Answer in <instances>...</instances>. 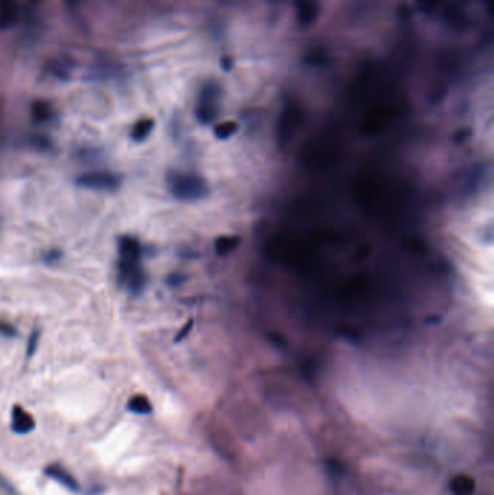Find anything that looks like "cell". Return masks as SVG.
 Wrapping results in <instances>:
<instances>
[{
    "label": "cell",
    "mask_w": 494,
    "mask_h": 495,
    "mask_svg": "<svg viewBox=\"0 0 494 495\" xmlns=\"http://www.w3.org/2000/svg\"><path fill=\"white\" fill-rule=\"evenodd\" d=\"M167 187L180 202H199L207 195L206 180L194 173L170 171L167 174Z\"/></svg>",
    "instance_id": "cell-1"
},
{
    "label": "cell",
    "mask_w": 494,
    "mask_h": 495,
    "mask_svg": "<svg viewBox=\"0 0 494 495\" xmlns=\"http://www.w3.org/2000/svg\"><path fill=\"white\" fill-rule=\"evenodd\" d=\"M142 246L134 237H122L119 239V263H118V277L122 281L129 272L141 267Z\"/></svg>",
    "instance_id": "cell-2"
},
{
    "label": "cell",
    "mask_w": 494,
    "mask_h": 495,
    "mask_svg": "<svg viewBox=\"0 0 494 495\" xmlns=\"http://www.w3.org/2000/svg\"><path fill=\"white\" fill-rule=\"evenodd\" d=\"M75 182L80 187L90 189V190L115 191L119 189L122 178H121V176L110 173V171H90V173H84L77 177Z\"/></svg>",
    "instance_id": "cell-3"
},
{
    "label": "cell",
    "mask_w": 494,
    "mask_h": 495,
    "mask_svg": "<svg viewBox=\"0 0 494 495\" xmlns=\"http://www.w3.org/2000/svg\"><path fill=\"white\" fill-rule=\"evenodd\" d=\"M216 114H217L216 91H215V88H206V90H203V93L200 96L198 109H196V116L200 121V123L207 125L215 121Z\"/></svg>",
    "instance_id": "cell-4"
},
{
    "label": "cell",
    "mask_w": 494,
    "mask_h": 495,
    "mask_svg": "<svg viewBox=\"0 0 494 495\" xmlns=\"http://www.w3.org/2000/svg\"><path fill=\"white\" fill-rule=\"evenodd\" d=\"M35 428V419L30 411L21 406H15L12 410V430L16 435H28Z\"/></svg>",
    "instance_id": "cell-5"
},
{
    "label": "cell",
    "mask_w": 494,
    "mask_h": 495,
    "mask_svg": "<svg viewBox=\"0 0 494 495\" xmlns=\"http://www.w3.org/2000/svg\"><path fill=\"white\" fill-rule=\"evenodd\" d=\"M18 0H0V29L10 28L18 21Z\"/></svg>",
    "instance_id": "cell-6"
},
{
    "label": "cell",
    "mask_w": 494,
    "mask_h": 495,
    "mask_svg": "<svg viewBox=\"0 0 494 495\" xmlns=\"http://www.w3.org/2000/svg\"><path fill=\"white\" fill-rule=\"evenodd\" d=\"M319 5L316 0H297V18L302 25H310L318 18Z\"/></svg>",
    "instance_id": "cell-7"
},
{
    "label": "cell",
    "mask_w": 494,
    "mask_h": 495,
    "mask_svg": "<svg viewBox=\"0 0 494 495\" xmlns=\"http://www.w3.org/2000/svg\"><path fill=\"white\" fill-rule=\"evenodd\" d=\"M45 474L51 479L60 482L61 485L67 487V488H70L73 491H77V488H79V487H77V481L73 478V475L60 465H49L45 469Z\"/></svg>",
    "instance_id": "cell-8"
},
{
    "label": "cell",
    "mask_w": 494,
    "mask_h": 495,
    "mask_svg": "<svg viewBox=\"0 0 494 495\" xmlns=\"http://www.w3.org/2000/svg\"><path fill=\"white\" fill-rule=\"evenodd\" d=\"M454 495H471L475 490V482L468 475H457L449 484Z\"/></svg>",
    "instance_id": "cell-9"
},
{
    "label": "cell",
    "mask_w": 494,
    "mask_h": 495,
    "mask_svg": "<svg viewBox=\"0 0 494 495\" xmlns=\"http://www.w3.org/2000/svg\"><path fill=\"white\" fill-rule=\"evenodd\" d=\"M128 410L134 414H138V415H147V414L152 413V404L147 396L137 394L129 398Z\"/></svg>",
    "instance_id": "cell-10"
},
{
    "label": "cell",
    "mask_w": 494,
    "mask_h": 495,
    "mask_svg": "<svg viewBox=\"0 0 494 495\" xmlns=\"http://www.w3.org/2000/svg\"><path fill=\"white\" fill-rule=\"evenodd\" d=\"M154 126H155V122H154V119H151V117H144V119H139L131 129V138L135 142L145 141L151 135Z\"/></svg>",
    "instance_id": "cell-11"
},
{
    "label": "cell",
    "mask_w": 494,
    "mask_h": 495,
    "mask_svg": "<svg viewBox=\"0 0 494 495\" xmlns=\"http://www.w3.org/2000/svg\"><path fill=\"white\" fill-rule=\"evenodd\" d=\"M238 243H239V239L237 237H226V234H222V237H219L216 239L215 250L219 255H228L229 252L235 250Z\"/></svg>",
    "instance_id": "cell-12"
},
{
    "label": "cell",
    "mask_w": 494,
    "mask_h": 495,
    "mask_svg": "<svg viewBox=\"0 0 494 495\" xmlns=\"http://www.w3.org/2000/svg\"><path fill=\"white\" fill-rule=\"evenodd\" d=\"M238 130V123L235 121H226L215 126V136L220 141L229 139L232 135H235Z\"/></svg>",
    "instance_id": "cell-13"
},
{
    "label": "cell",
    "mask_w": 494,
    "mask_h": 495,
    "mask_svg": "<svg viewBox=\"0 0 494 495\" xmlns=\"http://www.w3.org/2000/svg\"><path fill=\"white\" fill-rule=\"evenodd\" d=\"M32 113H34L35 121H38V122H48V121H51V117H53V110H51L49 104L45 101L35 103Z\"/></svg>",
    "instance_id": "cell-14"
},
{
    "label": "cell",
    "mask_w": 494,
    "mask_h": 495,
    "mask_svg": "<svg viewBox=\"0 0 494 495\" xmlns=\"http://www.w3.org/2000/svg\"><path fill=\"white\" fill-rule=\"evenodd\" d=\"M0 335L5 337H14L16 335V330L10 323H8L5 320H0Z\"/></svg>",
    "instance_id": "cell-15"
},
{
    "label": "cell",
    "mask_w": 494,
    "mask_h": 495,
    "mask_svg": "<svg viewBox=\"0 0 494 495\" xmlns=\"http://www.w3.org/2000/svg\"><path fill=\"white\" fill-rule=\"evenodd\" d=\"M38 339H40V333L36 330L31 335L30 342H28V357H32L35 354V350L38 348Z\"/></svg>",
    "instance_id": "cell-16"
},
{
    "label": "cell",
    "mask_w": 494,
    "mask_h": 495,
    "mask_svg": "<svg viewBox=\"0 0 494 495\" xmlns=\"http://www.w3.org/2000/svg\"><path fill=\"white\" fill-rule=\"evenodd\" d=\"M191 328H193V320H189V322L183 326V329H181V330L178 332V335L176 336V342H180L181 339H185V337L190 333Z\"/></svg>",
    "instance_id": "cell-17"
},
{
    "label": "cell",
    "mask_w": 494,
    "mask_h": 495,
    "mask_svg": "<svg viewBox=\"0 0 494 495\" xmlns=\"http://www.w3.org/2000/svg\"><path fill=\"white\" fill-rule=\"evenodd\" d=\"M439 0H419V5L425 9V10H431L438 5Z\"/></svg>",
    "instance_id": "cell-18"
},
{
    "label": "cell",
    "mask_w": 494,
    "mask_h": 495,
    "mask_svg": "<svg viewBox=\"0 0 494 495\" xmlns=\"http://www.w3.org/2000/svg\"><path fill=\"white\" fill-rule=\"evenodd\" d=\"M329 466H331V471H332V472H338V474L344 472L342 463H340L338 461H329Z\"/></svg>",
    "instance_id": "cell-19"
}]
</instances>
